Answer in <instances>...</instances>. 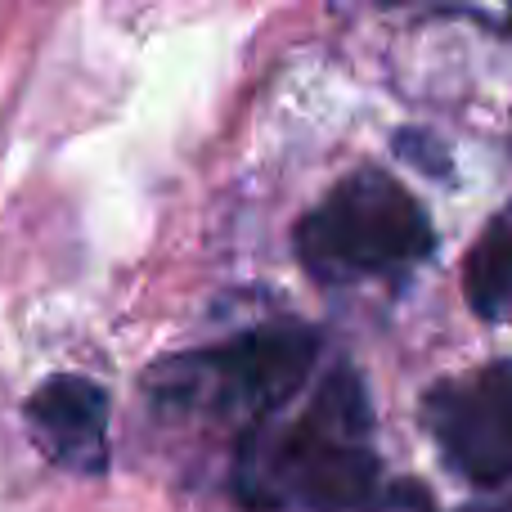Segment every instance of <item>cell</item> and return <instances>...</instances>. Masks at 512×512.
<instances>
[{
	"label": "cell",
	"instance_id": "cell-6",
	"mask_svg": "<svg viewBox=\"0 0 512 512\" xmlns=\"http://www.w3.org/2000/svg\"><path fill=\"white\" fill-rule=\"evenodd\" d=\"M463 288L481 319L512 324V203L472 243L463 261Z\"/></svg>",
	"mask_w": 512,
	"mask_h": 512
},
{
	"label": "cell",
	"instance_id": "cell-5",
	"mask_svg": "<svg viewBox=\"0 0 512 512\" xmlns=\"http://www.w3.org/2000/svg\"><path fill=\"white\" fill-rule=\"evenodd\" d=\"M27 427L59 468L81 477H99L108 468V396L99 382L81 373L45 378L27 400Z\"/></svg>",
	"mask_w": 512,
	"mask_h": 512
},
{
	"label": "cell",
	"instance_id": "cell-4",
	"mask_svg": "<svg viewBox=\"0 0 512 512\" xmlns=\"http://www.w3.org/2000/svg\"><path fill=\"white\" fill-rule=\"evenodd\" d=\"M423 423L436 450L459 477L499 486L512 477V364L490 360L481 369L436 382L423 400Z\"/></svg>",
	"mask_w": 512,
	"mask_h": 512
},
{
	"label": "cell",
	"instance_id": "cell-1",
	"mask_svg": "<svg viewBox=\"0 0 512 512\" xmlns=\"http://www.w3.org/2000/svg\"><path fill=\"white\" fill-rule=\"evenodd\" d=\"M234 495L256 512H360L378 495L373 409L360 378L337 369L297 414L243 432Z\"/></svg>",
	"mask_w": 512,
	"mask_h": 512
},
{
	"label": "cell",
	"instance_id": "cell-2",
	"mask_svg": "<svg viewBox=\"0 0 512 512\" xmlns=\"http://www.w3.org/2000/svg\"><path fill=\"white\" fill-rule=\"evenodd\" d=\"M319 337L301 324L252 328L221 346L153 364L144 387L153 400L180 414L221 418V423L261 427L265 418L283 414L306 378L315 373Z\"/></svg>",
	"mask_w": 512,
	"mask_h": 512
},
{
	"label": "cell",
	"instance_id": "cell-3",
	"mask_svg": "<svg viewBox=\"0 0 512 512\" xmlns=\"http://www.w3.org/2000/svg\"><path fill=\"white\" fill-rule=\"evenodd\" d=\"M436 248L423 203L387 171H351L297 225V256L310 279L346 288L364 279H396Z\"/></svg>",
	"mask_w": 512,
	"mask_h": 512
}]
</instances>
